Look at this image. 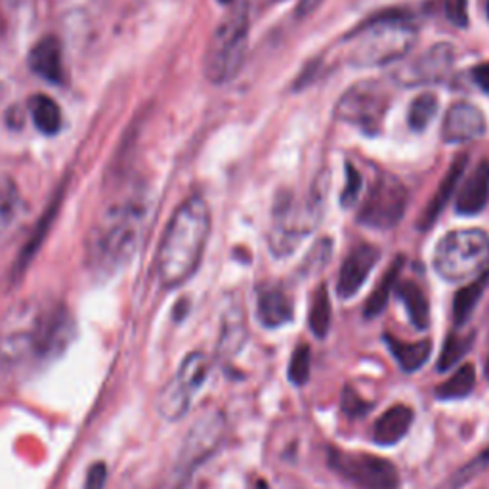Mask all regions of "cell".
<instances>
[{
	"label": "cell",
	"instance_id": "cell-1",
	"mask_svg": "<svg viewBox=\"0 0 489 489\" xmlns=\"http://www.w3.org/2000/svg\"><path fill=\"white\" fill-rule=\"evenodd\" d=\"M75 334V321L66 304L23 298L0 321V392L25 373L58 358Z\"/></svg>",
	"mask_w": 489,
	"mask_h": 489
},
{
	"label": "cell",
	"instance_id": "cell-2",
	"mask_svg": "<svg viewBox=\"0 0 489 489\" xmlns=\"http://www.w3.org/2000/svg\"><path fill=\"white\" fill-rule=\"evenodd\" d=\"M210 234V209L205 199L190 197L168 222L157 254V278L176 289L197 271Z\"/></svg>",
	"mask_w": 489,
	"mask_h": 489
},
{
	"label": "cell",
	"instance_id": "cell-3",
	"mask_svg": "<svg viewBox=\"0 0 489 489\" xmlns=\"http://www.w3.org/2000/svg\"><path fill=\"white\" fill-rule=\"evenodd\" d=\"M144 218L146 209L140 201H125L107 209L88 237L86 260L90 270L105 278L125 266L140 241Z\"/></svg>",
	"mask_w": 489,
	"mask_h": 489
},
{
	"label": "cell",
	"instance_id": "cell-4",
	"mask_svg": "<svg viewBox=\"0 0 489 489\" xmlns=\"http://www.w3.org/2000/svg\"><path fill=\"white\" fill-rule=\"evenodd\" d=\"M251 27V0H239L220 22L205 54V76L214 84L232 81L241 71L247 54Z\"/></svg>",
	"mask_w": 489,
	"mask_h": 489
},
{
	"label": "cell",
	"instance_id": "cell-5",
	"mask_svg": "<svg viewBox=\"0 0 489 489\" xmlns=\"http://www.w3.org/2000/svg\"><path fill=\"white\" fill-rule=\"evenodd\" d=\"M354 44L350 49V59L354 66L373 67L385 66L405 56L417 39V31L397 15L378 18L358 29Z\"/></svg>",
	"mask_w": 489,
	"mask_h": 489
},
{
	"label": "cell",
	"instance_id": "cell-6",
	"mask_svg": "<svg viewBox=\"0 0 489 489\" xmlns=\"http://www.w3.org/2000/svg\"><path fill=\"white\" fill-rule=\"evenodd\" d=\"M432 264L446 281H465L489 264V234L478 227L455 229L440 239Z\"/></svg>",
	"mask_w": 489,
	"mask_h": 489
},
{
	"label": "cell",
	"instance_id": "cell-7",
	"mask_svg": "<svg viewBox=\"0 0 489 489\" xmlns=\"http://www.w3.org/2000/svg\"><path fill=\"white\" fill-rule=\"evenodd\" d=\"M324 180L317 178L310 197L300 207L287 199L275 209L273 226L268 237L270 249L275 256H289L306 236L314 232L321 214H324Z\"/></svg>",
	"mask_w": 489,
	"mask_h": 489
},
{
	"label": "cell",
	"instance_id": "cell-8",
	"mask_svg": "<svg viewBox=\"0 0 489 489\" xmlns=\"http://www.w3.org/2000/svg\"><path fill=\"white\" fill-rule=\"evenodd\" d=\"M327 463L336 476L356 489H397L400 485L396 467L378 455L329 449Z\"/></svg>",
	"mask_w": 489,
	"mask_h": 489
},
{
	"label": "cell",
	"instance_id": "cell-9",
	"mask_svg": "<svg viewBox=\"0 0 489 489\" xmlns=\"http://www.w3.org/2000/svg\"><path fill=\"white\" fill-rule=\"evenodd\" d=\"M209 373V360L201 351H193L178 367L176 375L159 394L157 409L166 421H180L190 411L195 394L203 387Z\"/></svg>",
	"mask_w": 489,
	"mask_h": 489
},
{
	"label": "cell",
	"instance_id": "cell-10",
	"mask_svg": "<svg viewBox=\"0 0 489 489\" xmlns=\"http://www.w3.org/2000/svg\"><path fill=\"white\" fill-rule=\"evenodd\" d=\"M407 209V190L392 174H382L373 183L360 209V224L375 229H390L400 224Z\"/></svg>",
	"mask_w": 489,
	"mask_h": 489
},
{
	"label": "cell",
	"instance_id": "cell-11",
	"mask_svg": "<svg viewBox=\"0 0 489 489\" xmlns=\"http://www.w3.org/2000/svg\"><path fill=\"white\" fill-rule=\"evenodd\" d=\"M388 107V92L380 83L367 81L351 86L334 107V117L365 130H375Z\"/></svg>",
	"mask_w": 489,
	"mask_h": 489
},
{
	"label": "cell",
	"instance_id": "cell-12",
	"mask_svg": "<svg viewBox=\"0 0 489 489\" xmlns=\"http://www.w3.org/2000/svg\"><path fill=\"white\" fill-rule=\"evenodd\" d=\"M224 431V421L218 413H209V415L199 419L191 431L188 432L186 441L180 453L178 467L180 470H193L199 463L205 461L207 455L212 453V449L218 446Z\"/></svg>",
	"mask_w": 489,
	"mask_h": 489
},
{
	"label": "cell",
	"instance_id": "cell-13",
	"mask_svg": "<svg viewBox=\"0 0 489 489\" xmlns=\"http://www.w3.org/2000/svg\"><path fill=\"white\" fill-rule=\"evenodd\" d=\"M380 251L375 244L360 243L354 249L348 253L344 262L339 271V280H336V295L342 300H350L358 290L363 287V283L369 278L371 270L378 262Z\"/></svg>",
	"mask_w": 489,
	"mask_h": 489
},
{
	"label": "cell",
	"instance_id": "cell-14",
	"mask_svg": "<svg viewBox=\"0 0 489 489\" xmlns=\"http://www.w3.org/2000/svg\"><path fill=\"white\" fill-rule=\"evenodd\" d=\"M487 130L485 115L476 105L457 102L449 107L441 125V138L446 144H467L482 138Z\"/></svg>",
	"mask_w": 489,
	"mask_h": 489
},
{
	"label": "cell",
	"instance_id": "cell-15",
	"mask_svg": "<svg viewBox=\"0 0 489 489\" xmlns=\"http://www.w3.org/2000/svg\"><path fill=\"white\" fill-rule=\"evenodd\" d=\"M453 67V49L449 44H436L431 50L424 52L415 64L407 66L400 71V79L407 86L440 83L446 79V75Z\"/></svg>",
	"mask_w": 489,
	"mask_h": 489
},
{
	"label": "cell",
	"instance_id": "cell-16",
	"mask_svg": "<svg viewBox=\"0 0 489 489\" xmlns=\"http://www.w3.org/2000/svg\"><path fill=\"white\" fill-rule=\"evenodd\" d=\"M256 317L266 329H278L295 317V304L281 287H264L258 293Z\"/></svg>",
	"mask_w": 489,
	"mask_h": 489
},
{
	"label": "cell",
	"instance_id": "cell-17",
	"mask_svg": "<svg viewBox=\"0 0 489 489\" xmlns=\"http://www.w3.org/2000/svg\"><path fill=\"white\" fill-rule=\"evenodd\" d=\"M489 203V161L480 163L474 173L463 183L461 191L457 195L455 209L458 214H478Z\"/></svg>",
	"mask_w": 489,
	"mask_h": 489
},
{
	"label": "cell",
	"instance_id": "cell-18",
	"mask_svg": "<svg viewBox=\"0 0 489 489\" xmlns=\"http://www.w3.org/2000/svg\"><path fill=\"white\" fill-rule=\"evenodd\" d=\"M467 164H468V157L467 156L457 157L453 161V164L449 166L448 174L443 176V180L440 182V186H438L436 193L432 195V199H431V201H428L424 212L421 214V218H419V227L421 229H428V227H431L438 220V217L443 212V209H446V205L449 203L451 195L455 193L457 183L461 182V176L467 171Z\"/></svg>",
	"mask_w": 489,
	"mask_h": 489
},
{
	"label": "cell",
	"instance_id": "cell-19",
	"mask_svg": "<svg viewBox=\"0 0 489 489\" xmlns=\"http://www.w3.org/2000/svg\"><path fill=\"white\" fill-rule=\"evenodd\" d=\"M413 419H415V413L409 405L397 404L390 407L377 419L373 426V440L378 446H394L407 436Z\"/></svg>",
	"mask_w": 489,
	"mask_h": 489
},
{
	"label": "cell",
	"instance_id": "cell-20",
	"mask_svg": "<svg viewBox=\"0 0 489 489\" xmlns=\"http://www.w3.org/2000/svg\"><path fill=\"white\" fill-rule=\"evenodd\" d=\"M29 67L46 81L61 83L64 66H61V46L56 37H44L33 46L29 54Z\"/></svg>",
	"mask_w": 489,
	"mask_h": 489
},
{
	"label": "cell",
	"instance_id": "cell-21",
	"mask_svg": "<svg viewBox=\"0 0 489 489\" xmlns=\"http://www.w3.org/2000/svg\"><path fill=\"white\" fill-rule=\"evenodd\" d=\"M385 341H387L388 350L392 351V356L396 358L397 365H400L405 373L419 371L432 354L431 341L407 342V341L396 339L394 334H385Z\"/></svg>",
	"mask_w": 489,
	"mask_h": 489
},
{
	"label": "cell",
	"instance_id": "cell-22",
	"mask_svg": "<svg viewBox=\"0 0 489 489\" xmlns=\"http://www.w3.org/2000/svg\"><path fill=\"white\" fill-rule=\"evenodd\" d=\"M487 285H489V264L476 275V280L457 290L455 300H453V321L457 327L465 325L470 319Z\"/></svg>",
	"mask_w": 489,
	"mask_h": 489
},
{
	"label": "cell",
	"instance_id": "cell-23",
	"mask_svg": "<svg viewBox=\"0 0 489 489\" xmlns=\"http://www.w3.org/2000/svg\"><path fill=\"white\" fill-rule=\"evenodd\" d=\"M404 264H405V258L402 254H397L392 260V264L388 266V270L385 271V275H382V280H380L378 287L373 290L371 297L367 298V302L363 306V316L367 319H373V317L380 316L382 310L387 308V304L390 300V290L396 287L397 278H400Z\"/></svg>",
	"mask_w": 489,
	"mask_h": 489
},
{
	"label": "cell",
	"instance_id": "cell-24",
	"mask_svg": "<svg viewBox=\"0 0 489 489\" xmlns=\"http://www.w3.org/2000/svg\"><path fill=\"white\" fill-rule=\"evenodd\" d=\"M397 297H400L405 304L411 324L417 329L424 331L431 325V306H428V298L424 290L415 281H402L396 287Z\"/></svg>",
	"mask_w": 489,
	"mask_h": 489
},
{
	"label": "cell",
	"instance_id": "cell-25",
	"mask_svg": "<svg viewBox=\"0 0 489 489\" xmlns=\"http://www.w3.org/2000/svg\"><path fill=\"white\" fill-rule=\"evenodd\" d=\"M23 214L22 195L15 183L8 178H0V237L10 234L18 226Z\"/></svg>",
	"mask_w": 489,
	"mask_h": 489
},
{
	"label": "cell",
	"instance_id": "cell-26",
	"mask_svg": "<svg viewBox=\"0 0 489 489\" xmlns=\"http://www.w3.org/2000/svg\"><path fill=\"white\" fill-rule=\"evenodd\" d=\"M247 341V324H244V314L239 308H232L226 312L222 321L220 344L218 350L224 356H234L243 348V342Z\"/></svg>",
	"mask_w": 489,
	"mask_h": 489
},
{
	"label": "cell",
	"instance_id": "cell-27",
	"mask_svg": "<svg viewBox=\"0 0 489 489\" xmlns=\"http://www.w3.org/2000/svg\"><path fill=\"white\" fill-rule=\"evenodd\" d=\"M476 385V369L472 363H467L448 378L441 385L434 388V394L438 400H461V397L470 396Z\"/></svg>",
	"mask_w": 489,
	"mask_h": 489
},
{
	"label": "cell",
	"instance_id": "cell-28",
	"mask_svg": "<svg viewBox=\"0 0 489 489\" xmlns=\"http://www.w3.org/2000/svg\"><path fill=\"white\" fill-rule=\"evenodd\" d=\"M31 117H33L35 127L46 134V136H56L61 130V111L59 105L49 98V96H33L29 102Z\"/></svg>",
	"mask_w": 489,
	"mask_h": 489
},
{
	"label": "cell",
	"instance_id": "cell-29",
	"mask_svg": "<svg viewBox=\"0 0 489 489\" xmlns=\"http://www.w3.org/2000/svg\"><path fill=\"white\" fill-rule=\"evenodd\" d=\"M331 312H333V306L329 298V290L325 285H319L312 293L310 310H308V325L317 339H325V336L329 334L331 317H333Z\"/></svg>",
	"mask_w": 489,
	"mask_h": 489
},
{
	"label": "cell",
	"instance_id": "cell-30",
	"mask_svg": "<svg viewBox=\"0 0 489 489\" xmlns=\"http://www.w3.org/2000/svg\"><path fill=\"white\" fill-rule=\"evenodd\" d=\"M472 341H474L472 333L470 334H461L458 331H451L448 334L446 342H443V346H441L440 360H438V371L440 373L449 371L451 367L470 350Z\"/></svg>",
	"mask_w": 489,
	"mask_h": 489
},
{
	"label": "cell",
	"instance_id": "cell-31",
	"mask_svg": "<svg viewBox=\"0 0 489 489\" xmlns=\"http://www.w3.org/2000/svg\"><path fill=\"white\" fill-rule=\"evenodd\" d=\"M436 111H438V100L434 94L417 96L409 107V117H407L409 127L417 132L424 130L428 125H431Z\"/></svg>",
	"mask_w": 489,
	"mask_h": 489
},
{
	"label": "cell",
	"instance_id": "cell-32",
	"mask_svg": "<svg viewBox=\"0 0 489 489\" xmlns=\"http://www.w3.org/2000/svg\"><path fill=\"white\" fill-rule=\"evenodd\" d=\"M312 351L308 344H298L289 361V380L297 387H304L310 380Z\"/></svg>",
	"mask_w": 489,
	"mask_h": 489
},
{
	"label": "cell",
	"instance_id": "cell-33",
	"mask_svg": "<svg viewBox=\"0 0 489 489\" xmlns=\"http://www.w3.org/2000/svg\"><path fill=\"white\" fill-rule=\"evenodd\" d=\"M331 253H333V241L319 239L312 247V251L308 253V256L304 258V262L300 266V273L302 275L317 273L331 260Z\"/></svg>",
	"mask_w": 489,
	"mask_h": 489
},
{
	"label": "cell",
	"instance_id": "cell-34",
	"mask_svg": "<svg viewBox=\"0 0 489 489\" xmlns=\"http://www.w3.org/2000/svg\"><path fill=\"white\" fill-rule=\"evenodd\" d=\"M361 186H363V178L361 174L356 171L354 164H346V186L341 193V205L344 209L354 207L360 199L361 193Z\"/></svg>",
	"mask_w": 489,
	"mask_h": 489
},
{
	"label": "cell",
	"instance_id": "cell-35",
	"mask_svg": "<svg viewBox=\"0 0 489 489\" xmlns=\"http://www.w3.org/2000/svg\"><path fill=\"white\" fill-rule=\"evenodd\" d=\"M341 407H342V411L346 413L348 417H363L365 413L371 409V404L365 402L354 388L348 387V388L342 390Z\"/></svg>",
	"mask_w": 489,
	"mask_h": 489
},
{
	"label": "cell",
	"instance_id": "cell-36",
	"mask_svg": "<svg viewBox=\"0 0 489 489\" xmlns=\"http://www.w3.org/2000/svg\"><path fill=\"white\" fill-rule=\"evenodd\" d=\"M487 465H489V448L484 449L476 458H474V461L465 465L463 470H458V474L453 478V489L458 487V485H463L465 482H468L470 478L476 476V474H480Z\"/></svg>",
	"mask_w": 489,
	"mask_h": 489
},
{
	"label": "cell",
	"instance_id": "cell-37",
	"mask_svg": "<svg viewBox=\"0 0 489 489\" xmlns=\"http://www.w3.org/2000/svg\"><path fill=\"white\" fill-rule=\"evenodd\" d=\"M443 10H446V18L455 27L468 25V4L467 0H443Z\"/></svg>",
	"mask_w": 489,
	"mask_h": 489
},
{
	"label": "cell",
	"instance_id": "cell-38",
	"mask_svg": "<svg viewBox=\"0 0 489 489\" xmlns=\"http://www.w3.org/2000/svg\"><path fill=\"white\" fill-rule=\"evenodd\" d=\"M105 480H107V467L103 463L92 465L86 474L84 489H103Z\"/></svg>",
	"mask_w": 489,
	"mask_h": 489
},
{
	"label": "cell",
	"instance_id": "cell-39",
	"mask_svg": "<svg viewBox=\"0 0 489 489\" xmlns=\"http://www.w3.org/2000/svg\"><path fill=\"white\" fill-rule=\"evenodd\" d=\"M472 79L485 92V94H489V64H482V66L474 67Z\"/></svg>",
	"mask_w": 489,
	"mask_h": 489
},
{
	"label": "cell",
	"instance_id": "cell-40",
	"mask_svg": "<svg viewBox=\"0 0 489 489\" xmlns=\"http://www.w3.org/2000/svg\"><path fill=\"white\" fill-rule=\"evenodd\" d=\"M321 3V0H302V6H300V12L302 13H306V12H308V10H312V8H316L317 4Z\"/></svg>",
	"mask_w": 489,
	"mask_h": 489
},
{
	"label": "cell",
	"instance_id": "cell-41",
	"mask_svg": "<svg viewBox=\"0 0 489 489\" xmlns=\"http://www.w3.org/2000/svg\"><path fill=\"white\" fill-rule=\"evenodd\" d=\"M218 3H220V4H232L234 0H218Z\"/></svg>",
	"mask_w": 489,
	"mask_h": 489
},
{
	"label": "cell",
	"instance_id": "cell-42",
	"mask_svg": "<svg viewBox=\"0 0 489 489\" xmlns=\"http://www.w3.org/2000/svg\"><path fill=\"white\" fill-rule=\"evenodd\" d=\"M485 375H487V378H489V358H487V363H485Z\"/></svg>",
	"mask_w": 489,
	"mask_h": 489
},
{
	"label": "cell",
	"instance_id": "cell-43",
	"mask_svg": "<svg viewBox=\"0 0 489 489\" xmlns=\"http://www.w3.org/2000/svg\"><path fill=\"white\" fill-rule=\"evenodd\" d=\"M485 12H487V18H489V0H487V6H485Z\"/></svg>",
	"mask_w": 489,
	"mask_h": 489
}]
</instances>
